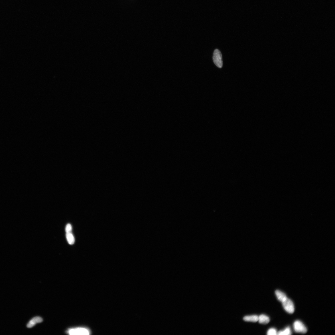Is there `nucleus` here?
I'll return each instance as SVG.
<instances>
[{"label": "nucleus", "mask_w": 335, "mask_h": 335, "mask_svg": "<svg viewBox=\"0 0 335 335\" xmlns=\"http://www.w3.org/2000/svg\"><path fill=\"white\" fill-rule=\"evenodd\" d=\"M72 230V228L71 225L69 224H67L66 228V233L71 232Z\"/></svg>", "instance_id": "obj_12"}, {"label": "nucleus", "mask_w": 335, "mask_h": 335, "mask_svg": "<svg viewBox=\"0 0 335 335\" xmlns=\"http://www.w3.org/2000/svg\"><path fill=\"white\" fill-rule=\"evenodd\" d=\"M66 236L69 244L70 245H73L75 243V239L71 232L66 233Z\"/></svg>", "instance_id": "obj_9"}, {"label": "nucleus", "mask_w": 335, "mask_h": 335, "mask_svg": "<svg viewBox=\"0 0 335 335\" xmlns=\"http://www.w3.org/2000/svg\"><path fill=\"white\" fill-rule=\"evenodd\" d=\"M267 334L268 335H276L277 334V331L274 328H271L268 330Z\"/></svg>", "instance_id": "obj_11"}, {"label": "nucleus", "mask_w": 335, "mask_h": 335, "mask_svg": "<svg viewBox=\"0 0 335 335\" xmlns=\"http://www.w3.org/2000/svg\"><path fill=\"white\" fill-rule=\"evenodd\" d=\"M275 294L278 300L281 302H283L287 298L286 295L279 290H276Z\"/></svg>", "instance_id": "obj_6"}, {"label": "nucleus", "mask_w": 335, "mask_h": 335, "mask_svg": "<svg viewBox=\"0 0 335 335\" xmlns=\"http://www.w3.org/2000/svg\"><path fill=\"white\" fill-rule=\"evenodd\" d=\"M270 320L269 317L266 315L262 314L258 316V321L260 324H266L269 322Z\"/></svg>", "instance_id": "obj_7"}, {"label": "nucleus", "mask_w": 335, "mask_h": 335, "mask_svg": "<svg viewBox=\"0 0 335 335\" xmlns=\"http://www.w3.org/2000/svg\"><path fill=\"white\" fill-rule=\"evenodd\" d=\"M293 326L294 330L296 332L305 334L307 331L306 327L300 321H295L294 323Z\"/></svg>", "instance_id": "obj_3"}, {"label": "nucleus", "mask_w": 335, "mask_h": 335, "mask_svg": "<svg viewBox=\"0 0 335 335\" xmlns=\"http://www.w3.org/2000/svg\"><path fill=\"white\" fill-rule=\"evenodd\" d=\"M243 319L246 322H255L258 321V316L256 315L246 316Z\"/></svg>", "instance_id": "obj_8"}, {"label": "nucleus", "mask_w": 335, "mask_h": 335, "mask_svg": "<svg viewBox=\"0 0 335 335\" xmlns=\"http://www.w3.org/2000/svg\"><path fill=\"white\" fill-rule=\"evenodd\" d=\"M213 58L215 64L218 68H222L223 66L222 56L221 52L218 49H216L214 50Z\"/></svg>", "instance_id": "obj_1"}, {"label": "nucleus", "mask_w": 335, "mask_h": 335, "mask_svg": "<svg viewBox=\"0 0 335 335\" xmlns=\"http://www.w3.org/2000/svg\"><path fill=\"white\" fill-rule=\"evenodd\" d=\"M43 320V319L40 316L35 317L28 323L27 326L29 328L33 327L36 324L42 322Z\"/></svg>", "instance_id": "obj_5"}, {"label": "nucleus", "mask_w": 335, "mask_h": 335, "mask_svg": "<svg viewBox=\"0 0 335 335\" xmlns=\"http://www.w3.org/2000/svg\"><path fill=\"white\" fill-rule=\"evenodd\" d=\"M292 332L290 328L287 327L283 330H280L277 333V334L279 335H291Z\"/></svg>", "instance_id": "obj_10"}, {"label": "nucleus", "mask_w": 335, "mask_h": 335, "mask_svg": "<svg viewBox=\"0 0 335 335\" xmlns=\"http://www.w3.org/2000/svg\"><path fill=\"white\" fill-rule=\"evenodd\" d=\"M282 302L284 308L288 313L292 314L295 311V307L293 302L287 298Z\"/></svg>", "instance_id": "obj_2"}, {"label": "nucleus", "mask_w": 335, "mask_h": 335, "mask_svg": "<svg viewBox=\"0 0 335 335\" xmlns=\"http://www.w3.org/2000/svg\"><path fill=\"white\" fill-rule=\"evenodd\" d=\"M68 333L72 335H89L90 331L84 328H78L75 329H72L69 330Z\"/></svg>", "instance_id": "obj_4"}]
</instances>
